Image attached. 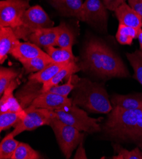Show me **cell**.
Returning a JSON list of instances; mask_svg holds the SVG:
<instances>
[{"instance_id": "cell-1", "label": "cell", "mask_w": 142, "mask_h": 159, "mask_svg": "<svg viewBox=\"0 0 142 159\" xmlns=\"http://www.w3.org/2000/svg\"><path fill=\"white\" fill-rule=\"evenodd\" d=\"M80 67L101 79L130 76L122 59L103 41L96 38L86 43Z\"/></svg>"}, {"instance_id": "cell-2", "label": "cell", "mask_w": 142, "mask_h": 159, "mask_svg": "<svg viewBox=\"0 0 142 159\" xmlns=\"http://www.w3.org/2000/svg\"><path fill=\"white\" fill-rule=\"evenodd\" d=\"M75 88L72 91V104L81 106L90 112L108 114L113 108L105 86L87 79L73 75Z\"/></svg>"}, {"instance_id": "cell-3", "label": "cell", "mask_w": 142, "mask_h": 159, "mask_svg": "<svg viewBox=\"0 0 142 159\" xmlns=\"http://www.w3.org/2000/svg\"><path fill=\"white\" fill-rule=\"evenodd\" d=\"M142 113V108L125 110L113 107L103 126L104 133L112 139L131 141L136 123Z\"/></svg>"}, {"instance_id": "cell-4", "label": "cell", "mask_w": 142, "mask_h": 159, "mask_svg": "<svg viewBox=\"0 0 142 159\" xmlns=\"http://www.w3.org/2000/svg\"><path fill=\"white\" fill-rule=\"evenodd\" d=\"M56 117L66 124L71 125L80 131L94 133L101 131L98 122L103 118L95 119L90 117L86 112L76 105L66 106L54 111Z\"/></svg>"}, {"instance_id": "cell-5", "label": "cell", "mask_w": 142, "mask_h": 159, "mask_svg": "<svg viewBox=\"0 0 142 159\" xmlns=\"http://www.w3.org/2000/svg\"><path fill=\"white\" fill-rule=\"evenodd\" d=\"M54 22L40 6L30 7L24 13L21 24L13 29L19 39L28 41L29 36L38 29L54 27Z\"/></svg>"}, {"instance_id": "cell-6", "label": "cell", "mask_w": 142, "mask_h": 159, "mask_svg": "<svg viewBox=\"0 0 142 159\" xmlns=\"http://www.w3.org/2000/svg\"><path fill=\"white\" fill-rule=\"evenodd\" d=\"M59 148L66 158H70L73 152L83 139L84 134L74 127L59 120L56 116L51 123Z\"/></svg>"}, {"instance_id": "cell-7", "label": "cell", "mask_w": 142, "mask_h": 159, "mask_svg": "<svg viewBox=\"0 0 142 159\" xmlns=\"http://www.w3.org/2000/svg\"><path fill=\"white\" fill-rule=\"evenodd\" d=\"M27 116L15 127L12 132L15 137L23 131H33L43 125H50L56 117L54 111L30 106L26 109Z\"/></svg>"}, {"instance_id": "cell-8", "label": "cell", "mask_w": 142, "mask_h": 159, "mask_svg": "<svg viewBox=\"0 0 142 159\" xmlns=\"http://www.w3.org/2000/svg\"><path fill=\"white\" fill-rule=\"evenodd\" d=\"M30 0H3L0 2V27L13 29L21 24L22 17L30 7Z\"/></svg>"}, {"instance_id": "cell-9", "label": "cell", "mask_w": 142, "mask_h": 159, "mask_svg": "<svg viewBox=\"0 0 142 159\" xmlns=\"http://www.w3.org/2000/svg\"><path fill=\"white\" fill-rule=\"evenodd\" d=\"M108 11L101 0H86L83 3V22L106 30Z\"/></svg>"}, {"instance_id": "cell-10", "label": "cell", "mask_w": 142, "mask_h": 159, "mask_svg": "<svg viewBox=\"0 0 142 159\" xmlns=\"http://www.w3.org/2000/svg\"><path fill=\"white\" fill-rule=\"evenodd\" d=\"M72 105V99L61 95L46 91L41 93L33 100L31 106L35 108H45L52 111L61 109Z\"/></svg>"}, {"instance_id": "cell-11", "label": "cell", "mask_w": 142, "mask_h": 159, "mask_svg": "<svg viewBox=\"0 0 142 159\" xmlns=\"http://www.w3.org/2000/svg\"><path fill=\"white\" fill-rule=\"evenodd\" d=\"M51 5L62 15L73 17L83 22L82 0H49Z\"/></svg>"}, {"instance_id": "cell-12", "label": "cell", "mask_w": 142, "mask_h": 159, "mask_svg": "<svg viewBox=\"0 0 142 159\" xmlns=\"http://www.w3.org/2000/svg\"><path fill=\"white\" fill-rule=\"evenodd\" d=\"M58 33V26L40 29L29 36L28 41L44 48L55 46L57 44Z\"/></svg>"}, {"instance_id": "cell-13", "label": "cell", "mask_w": 142, "mask_h": 159, "mask_svg": "<svg viewBox=\"0 0 142 159\" xmlns=\"http://www.w3.org/2000/svg\"><path fill=\"white\" fill-rule=\"evenodd\" d=\"M10 54L19 61L37 57L48 55L45 52L41 49V48L34 43L31 42L22 43L20 41L13 48Z\"/></svg>"}, {"instance_id": "cell-14", "label": "cell", "mask_w": 142, "mask_h": 159, "mask_svg": "<svg viewBox=\"0 0 142 159\" xmlns=\"http://www.w3.org/2000/svg\"><path fill=\"white\" fill-rule=\"evenodd\" d=\"M115 13L119 24L138 29L142 28V17L126 2L121 5Z\"/></svg>"}, {"instance_id": "cell-15", "label": "cell", "mask_w": 142, "mask_h": 159, "mask_svg": "<svg viewBox=\"0 0 142 159\" xmlns=\"http://www.w3.org/2000/svg\"><path fill=\"white\" fill-rule=\"evenodd\" d=\"M19 42L12 28L9 27H0V63L5 62L8 54L13 48Z\"/></svg>"}, {"instance_id": "cell-16", "label": "cell", "mask_w": 142, "mask_h": 159, "mask_svg": "<svg viewBox=\"0 0 142 159\" xmlns=\"http://www.w3.org/2000/svg\"><path fill=\"white\" fill-rule=\"evenodd\" d=\"M110 102L113 107L125 110L140 109L142 108V93L127 95L114 94L110 99Z\"/></svg>"}, {"instance_id": "cell-17", "label": "cell", "mask_w": 142, "mask_h": 159, "mask_svg": "<svg viewBox=\"0 0 142 159\" xmlns=\"http://www.w3.org/2000/svg\"><path fill=\"white\" fill-rule=\"evenodd\" d=\"M81 70V68L80 66L77 64L76 61L70 62L66 66L61 69L50 81L42 84L41 92L43 93L49 91L51 88L59 85V83L64 79L69 77L70 75L80 71Z\"/></svg>"}, {"instance_id": "cell-18", "label": "cell", "mask_w": 142, "mask_h": 159, "mask_svg": "<svg viewBox=\"0 0 142 159\" xmlns=\"http://www.w3.org/2000/svg\"><path fill=\"white\" fill-rule=\"evenodd\" d=\"M67 64L68 63H58L53 61L42 70L31 74L29 77V80L43 84L50 81L61 69Z\"/></svg>"}, {"instance_id": "cell-19", "label": "cell", "mask_w": 142, "mask_h": 159, "mask_svg": "<svg viewBox=\"0 0 142 159\" xmlns=\"http://www.w3.org/2000/svg\"><path fill=\"white\" fill-rule=\"evenodd\" d=\"M45 52L48 54L54 62L58 63H68L76 61L72 52V48H59L50 46L45 48Z\"/></svg>"}, {"instance_id": "cell-20", "label": "cell", "mask_w": 142, "mask_h": 159, "mask_svg": "<svg viewBox=\"0 0 142 159\" xmlns=\"http://www.w3.org/2000/svg\"><path fill=\"white\" fill-rule=\"evenodd\" d=\"M26 73H36L53 62L49 55L40 56L20 61Z\"/></svg>"}, {"instance_id": "cell-21", "label": "cell", "mask_w": 142, "mask_h": 159, "mask_svg": "<svg viewBox=\"0 0 142 159\" xmlns=\"http://www.w3.org/2000/svg\"><path fill=\"white\" fill-rule=\"evenodd\" d=\"M12 133L8 134L0 143V158L12 159V157L17 149L19 143L15 139Z\"/></svg>"}, {"instance_id": "cell-22", "label": "cell", "mask_w": 142, "mask_h": 159, "mask_svg": "<svg viewBox=\"0 0 142 159\" xmlns=\"http://www.w3.org/2000/svg\"><path fill=\"white\" fill-rule=\"evenodd\" d=\"M138 30V29L119 24L115 37L120 44L131 45L133 40L137 38Z\"/></svg>"}, {"instance_id": "cell-23", "label": "cell", "mask_w": 142, "mask_h": 159, "mask_svg": "<svg viewBox=\"0 0 142 159\" xmlns=\"http://www.w3.org/2000/svg\"><path fill=\"white\" fill-rule=\"evenodd\" d=\"M59 33L56 46L59 48H72L75 42L73 32L65 22H61L58 25Z\"/></svg>"}, {"instance_id": "cell-24", "label": "cell", "mask_w": 142, "mask_h": 159, "mask_svg": "<svg viewBox=\"0 0 142 159\" xmlns=\"http://www.w3.org/2000/svg\"><path fill=\"white\" fill-rule=\"evenodd\" d=\"M126 57L134 70L133 78L142 86V51L140 50L128 53Z\"/></svg>"}, {"instance_id": "cell-25", "label": "cell", "mask_w": 142, "mask_h": 159, "mask_svg": "<svg viewBox=\"0 0 142 159\" xmlns=\"http://www.w3.org/2000/svg\"><path fill=\"white\" fill-rule=\"evenodd\" d=\"M23 119L21 115L11 111L0 113V132L15 127Z\"/></svg>"}, {"instance_id": "cell-26", "label": "cell", "mask_w": 142, "mask_h": 159, "mask_svg": "<svg viewBox=\"0 0 142 159\" xmlns=\"http://www.w3.org/2000/svg\"><path fill=\"white\" fill-rule=\"evenodd\" d=\"M42 158L40 153L30 145L20 142L15 150L12 159H39Z\"/></svg>"}, {"instance_id": "cell-27", "label": "cell", "mask_w": 142, "mask_h": 159, "mask_svg": "<svg viewBox=\"0 0 142 159\" xmlns=\"http://www.w3.org/2000/svg\"><path fill=\"white\" fill-rule=\"evenodd\" d=\"M18 72L12 68L1 67L0 68V94H3L10 83L16 79Z\"/></svg>"}, {"instance_id": "cell-28", "label": "cell", "mask_w": 142, "mask_h": 159, "mask_svg": "<svg viewBox=\"0 0 142 159\" xmlns=\"http://www.w3.org/2000/svg\"><path fill=\"white\" fill-rule=\"evenodd\" d=\"M114 148L117 154L112 157V159H142V153L139 148L128 150L115 144Z\"/></svg>"}, {"instance_id": "cell-29", "label": "cell", "mask_w": 142, "mask_h": 159, "mask_svg": "<svg viewBox=\"0 0 142 159\" xmlns=\"http://www.w3.org/2000/svg\"><path fill=\"white\" fill-rule=\"evenodd\" d=\"M73 75H71L68 77V81L65 84L62 85H57L56 86H54L47 91L61 95L62 97H68L69 94L75 88Z\"/></svg>"}, {"instance_id": "cell-30", "label": "cell", "mask_w": 142, "mask_h": 159, "mask_svg": "<svg viewBox=\"0 0 142 159\" xmlns=\"http://www.w3.org/2000/svg\"><path fill=\"white\" fill-rule=\"evenodd\" d=\"M18 79H14L4 91L3 96L1 98V100H0V113L6 112L7 104L10 99L14 97L13 91L18 86Z\"/></svg>"}, {"instance_id": "cell-31", "label": "cell", "mask_w": 142, "mask_h": 159, "mask_svg": "<svg viewBox=\"0 0 142 159\" xmlns=\"http://www.w3.org/2000/svg\"><path fill=\"white\" fill-rule=\"evenodd\" d=\"M131 141L142 143V113L140 115L135 126L134 133L131 138Z\"/></svg>"}, {"instance_id": "cell-32", "label": "cell", "mask_w": 142, "mask_h": 159, "mask_svg": "<svg viewBox=\"0 0 142 159\" xmlns=\"http://www.w3.org/2000/svg\"><path fill=\"white\" fill-rule=\"evenodd\" d=\"M125 1L127 0H103V2L107 10L115 11Z\"/></svg>"}, {"instance_id": "cell-33", "label": "cell", "mask_w": 142, "mask_h": 159, "mask_svg": "<svg viewBox=\"0 0 142 159\" xmlns=\"http://www.w3.org/2000/svg\"><path fill=\"white\" fill-rule=\"evenodd\" d=\"M128 5L142 17V0H127Z\"/></svg>"}, {"instance_id": "cell-34", "label": "cell", "mask_w": 142, "mask_h": 159, "mask_svg": "<svg viewBox=\"0 0 142 159\" xmlns=\"http://www.w3.org/2000/svg\"><path fill=\"white\" fill-rule=\"evenodd\" d=\"M74 158L75 159H86L87 158V155L86 153V150L85 148L83 146V139L81 141V143L78 145V147L77 148V150L76 152V153L75 155Z\"/></svg>"}, {"instance_id": "cell-35", "label": "cell", "mask_w": 142, "mask_h": 159, "mask_svg": "<svg viewBox=\"0 0 142 159\" xmlns=\"http://www.w3.org/2000/svg\"><path fill=\"white\" fill-rule=\"evenodd\" d=\"M137 38H138V41H139L140 50H142V28L140 29L139 30H138V33Z\"/></svg>"}, {"instance_id": "cell-36", "label": "cell", "mask_w": 142, "mask_h": 159, "mask_svg": "<svg viewBox=\"0 0 142 159\" xmlns=\"http://www.w3.org/2000/svg\"><path fill=\"white\" fill-rule=\"evenodd\" d=\"M141 150H142V147H141Z\"/></svg>"}, {"instance_id": "cell-37", "label": "cell", "mask_w": 142, "mask_h": 159, "mask_svg": "<svg viewBox=\"0 0 142 159\" xmlns=\"http://www.w3.org/2000/svg\"><path fill=\"white\" fill-rule=\"evenodd\" d=\"M141 51H142V50H141Z\"/></svg>"}]
</instances>
